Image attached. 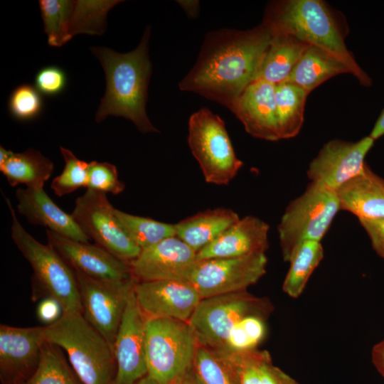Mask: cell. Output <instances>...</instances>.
I'll return each instance as SVG.
<instances>
[{"label":"cell","instance_id":"obj_41","mask_svg":"<svg viewBox=\"0 0 384 384\" xmlns=\"http://www.w3.org/2000/svg\"><path fill=\"white\" fill-rule=\"evenodd\" d=\"M372 361L377 370L384 378V339L373 346Z\"/></svg>","mask_w":384,"mask_h":384},{"label":"cell","instance_id":"obj_39","mask_svg":"<svg viewBox=\"0 0 384 384\" xmlns=\"http://www.w3.org/2000/svg\"><path fill=\"white\" fill-rule=\"evenodd\" d=\"M246 336L255 347L262 340L265 334L264 318L257 315H249L238 322Z\"/></svg>","mask_w":384,"mask_h":384},{"label":"cell","instance_id":"obj_26","mask_svg":"<svg viewBox=\"0 0 384 384\" xmlns=\"http://www.w3.org/2000/svg\"><path fill=\"white\" fill-rule=\"evenodd\" d=\"M342 73H350L343 63L326 51L310 45L286 82L297 85L309 94L328 79Z\"/></svg>","mask_w":384,"mask_h":384},{"label":"cell","instance_id":"obj_18","mask_svg":"<svg viewBox=\"0 0 384 384\" xmlns=\"http://www.w3.org/2000/svg\"><path fill=\"white\" fill-rule=\"evenodd\" d=\"M196 252L176 236L142 250L130 262L139 282L161 279L187 280L197 261Z\"/></svg>","mask_w":384,"mask_h":384},{"label":"cell","instance_id":"obj_5","mask_svg":"<svg viewBox=\"0 0 384 384\" xmlns=\"http://www.w3.org/2000/svg\"><path fill=\"white\" fill-rule=\"evenodd\" d=\"M11 214V238L31 265L33 280L62 306L63 313H82L80 296L73 269L48 244L36 240L18 220L10 200L5 197Z\"/></svg>","mask_w":384,"mask_h":384},{"label":"cell","instance_id":"obj_14","mask_svg":"<svg viewBox=\"0 0 384 384\" xmlns=\"http://www.w3.org/2000/svg\"><path fill=\"white\" fill-rule=\"evenodd\" d=\"M146 321L133 289L114 340L117 370L113 384H135L147 375Z\"/></svg>","mask_w":384,"mask_h":384},{"label":"cell","instance_id":"obj_45","mask_svg":"<svg viewBox=\"0 0 384 384\" xmlns=\"http://www.w3.org/2000/svg\"><path fill=\"white\" fill-rule=\"evenodd\" d=\"M135 384H157L151 377H149L148 375L143 377L142 379H140L139 381H137Z\"/></svg>","mask_w":384,"mask_h":384},{"label":"cell","instance_id":"obj_24","mask_svg":"<svg viewBox=\"0 0 384 384\" xmlns=\"http://www.w3.org/2000/svg\"><path fill=\"white\" fill-rule=\"evenodd\" d=\"M309 46L292 35L272 33L254 81L263 80L274 85L286 82Z\"/></svg>","mask_w":384,"mask_h":384},{"label":"cell","instance_id":"obj_3","mask_svg":"<svg viewBox=\"0 0 384 384\" xmlns=\"http://www.w3.org/2000/svg\"><path fill=\"white\" fill-rule=\"evenodd\" d=\"M262 23L272 33L292 35L316 46L343 63L363 86L370 78L356 63L345 43L346 35L335 11L321 0H281L268 4Z\"/></svg>","mask_w":384,"mask_h":384},{"label":"cell","instance_id":"obj_40","mask_svg":"<svg viewBox=\"0 0 384 384\" xmlns=\"http://www.w3.org/2000/svg\"><path fill=\"white\" fill-rule=\"evenodd\" d=\"M63 314V309L60 304L50 296L42 299L37 306L38 318L46 326L56 322Z\"/></svg>","mask_w":384,"mask_h":384},{"label":"cell","instance_id":"obj_20","mask_svg":"<svg viewBox=\"0 0 384 384\" xmlns=\"http://www.w3.org/2000/svg\"><path fill=\"white\" fill-rule=\"evenodd\" d=\"M269 225L252 215L240 219L196 253L197 260L265 253Z\"/></svg>","mask_w":384,"mask_h":384},{"label":"cell","instance_id":"obj_6","mask_svg":"<svg viewBox=\"0 0 384 384\" xmlns=\"http://www.w3.org/2000/svg\"><path fill=\"white\" fill-rule=\"evenodd\" d=\"M339 210L336 191L311 182L289 203L278 224L284 260L289 262L304 242H321Z\"/></svg>","mask_w":384,"mask_h":384},{"label":"cell","instance_id":"obj_27","mask_svg":"<svg viewBox=\"0 0 384 384\" xmlns=\"http://www.w3.org/2000/svg\"><path fill=\"white\" fill-rule=\"evenodd\" d=\"M53 170V162L33 149L19 153L12 151L0 166L1 172L12 187L24 184L26 188H43Z\"/></svg>","mask_w":384,"mask_h":384},{"label":"cell","instance_id":"obj_33","mask_svg":"<svg viewBox=\"0 0 384 384\" xmlns=\"http://www.w3.org/2000/svg\"><path fill=\"white\" fill-rule=\"evenodd\" d=\"M64 159L62 172L55 177L50 188L58 196H63L81 187L87 186L89 162L79 159L70 150L60 146Z\"/></svg>","mask_w":384,"mask_h":384},{"label":"cell","instance_id":"obj_29","mask_svg":"<svg viewBox=\"0 0 384 384\" xmlns=\"http://www.w3.org/2000/svg\"><path fill=\"white\" fill-rule=\"evenodd\" d=\"M323 257L321 242L309 240L302 243L289 261V269L282 285L284 292L290 297H299Z\"/></svg>","mask_w":384,"mask_h":384},{"label":"cell","instance_id":"obj_32","mask_svg":"<svg viewBox=\"0 0 384 384\" xmlns=\"http://www.w3.org/2000/svg\"><path fill=\"white\" fill-rule=\"evenodd\" d=\"M57 347L44 344L36 369L22 384H78Z\"/></svg>","mask_w":384,"mask_h":384},{"label":"cell","instance_id":"obj_43","mask_svg":"<svg viewBox=\"0 0 384 384\" xmlns=\"http://www.w3.org/2000/svg\"><path fill=\"white\" fill-rule=\"evenodd\" d=\"M186 14L190 18H196L199 11L198 1H178Z\"/></svg>","mask_w":384,"mask_h":384},{"label":"cell","instance_id":"obj_23","mask_svg":"<svg viewBox=\"0 0 384 384\" xmlns=\"http://www.w3.org/2000/svg\"><path fill=\"white\" fill-rule=\"evenodd\" d=\"M340 209L360 219L384 218V179L367 164L362 171L336 191Z\"/></svg>","mask_w":384,"mask_h":384},{"label":"cell","instance_id":"obj_38","mask_svg":"<svg viewBox=\"0 0 384 384\" xmlns=\"http://www.w3.org/2000/svg\"><path fill=\"white\" fill-rule=\"evenodd\" d=\"M359 221L368 233L375 252L384 258V218L360 219Z\"/></svg>","mask_w":384,"mask_h":384},{"label":"cell","instance_id":"obj_44","mask_svg":"<svg viewBox=\"0 0 384 384\" xmlns=\"http://www.w3.org/2000/svg\"><path fill=\"white\" fill-rule=\"evenodd\" d=\"M384 135V109L376 120L369 136L374 140Z\"/></svg>","mask_w":384,"mask_h":384},{"label":"cell","instance_id":"obj_16","mask_svg":"<svg viewBox=\"0 0 384 384\" xmlns=\"http://www.w3.org/2000/svg\"><path fill=\"white\" fill-rule=\"evenodd\" d=\"M134 291L146 319L169 318L188 322L202 300L196 288L183 279L137 281Z\"/></svg>","mask_w":384,"mask_h":384},{"label":"cell","instance_id":"obj_31","mask_svg":"<svg viewBox=\"0 0 384 384\" xmlns=\"http://www.w3.org/2000/svg\"><path fill=\"white\" fill-rule=\"evenodd\" d=\"M115 214L124 231L141 250L176 236L174 224L132 215L117 208Z\"/></svg>","mask_w":384,"mask_h":384},{"label":"cell","instance_id":"obj_2","mask_svg":"<svg viewBox=\"0 0 384 384\" xmlns=\"http://www.w3.org/2000/svg\"><path fill=\"white\" fill-rule=\"evenodd\" d=\"M150 26L144 31L139 45L127 53H119L105 47L90 50L101 63L106 79V90L95 114L101 122L109 116L131 120L143 134L159 132L146 112L151 63L148 55Z\"/></svg>","mask_w":384,"mask_h":384},{"label":"cell","instance_id":"obj_10","mask_svg":"<svg viewBox=\"0 0 384 384\" xmlns=\"http://www.w3.org/2000/svg\"><path fill=\"white\" fill-rule=\"evenodd\" d=\"M71 215L90 240L118 259L130 263L140 254L142 250L122 229L106 193L87 188L76 199Z\"/></svg>","mask_w":384,"mask_h":384},{"label":"cell","instance_id":"obj_15","mask_svg":"<svg viewBox=\"0 0 384 384\" xmlns=\"http://www.w3.org/2000/svg\"><path fill=\"white\" fill-rule=\"evenodd\" d=\"M374 142L369 135L356 142L329 141L311 161L308 178L312 183L336 191L362 171L366 164L365 157Z\"/></svg>","mask_w":384,"mask_h":384},{"label":"cell","instance_id":"obj_34","mask_svg":"<svg viewBox=\"0 0 384 384\" xmlns=\"http://www.w3.org/2000/svg\"><path fill=\"white\" fill-rule=\"evenodd\" d=\"M8 109L11 115L18 121L33 120L43 111L42 95L31 84L19 85L9 96Z\"/></svg>","mask_w":384,"mask_h":384},{"label":"cell","instance_id":"obj_17","mask_svg":"<svg viewBox=\"0 0 384 384\" xmlns=\"http://www.w3.org/2000/svg\"><path fill=\"white\" fill-rule=\"evenodd\" d=\"M48 244L73 270L100 280L122 281L134 277L130 263L97 244L82 242L46 230Z\"/></svg>","mask_w":384,"mask_h":384},{"label":"cell","instance_id":"obj_28","mask_svg":"<svg viewBox=\"0 0 384 384\" xmlns=\"http://www.w3.org/2000/svg\"><path fill=\"white\" fill-rule=\"evenodd\" d=\"M308 93L289 82L275 85V107L280 139L297 136L304 122V107Z\"/></svg>","mask_w":384,"mask_h":384},{"label":"cell","instance_id":"obj_8","mask_svg":"<svg viewBox=\"0 0 384 384\" xmlns=\"http://www.w3.org/2000/svg\"><path fill=\"white\" fill-rule=\"evenodd\" d=\"M188 142L208 183L227 185L243 165L235 155L224 121L208 108L190 117Z\"/></svg>","mask_w":384,"mask_h":384},{"label":"cell","instance_id":"obj_7","mask_svg":"<svg viewBox=\"0 0 384 384\" xmlns=\"http://www.w3.org/2000/svg\"><path fill=\"white\" fill-rule=\"evenodd\" d=\"M198 346L188 322L169 318L146 319L147 375L157 384H170L193 364Z\"/></svg>","mask_w":384,"mask_h":384},{"label":"cell","instance_id":"obj_1","mask_svg":"<svg viewBox=\"0 0 384 384\" xmlns=\"http://www.w3.org/2000/svg\"><path fill=\"white\" fill-rule=\"evenodd\" d=\"M272 37L271 30L262 23L246 31L208 33L196 63L180 81L179 89L199 94L232 111L254 81Z\"/></svg>","mask_w":384,"mask_h":384},{"label":"cell","instance_id":"obj_30","mask_svg":"<svg viewBox=\"0 0 384 384\" xmlns=\"http://www.w3.org/2000/svg\"><path fill=\"white\" fill-rule=\"evenodd\" d=\"M193 367L203 384H240V372L224 350L198 344Z\"/></svg>","mask_w":384,"mask_h":384},{"label":"cell","instance_id":"obj_25","mask_svg":"<svg viewBox=\"0 0 384 384\" xmlns=\"http://www.w3.org/2000/svg\"><path fill=\"white\" fill-rule=\"evenodd\" d=\"M239 220L231 209L206 210L174 224L176 236L197 252Z\"/></svg>","mask_w":384,"mask_h":384},{"label":"cell","instance_id":"obj_12","mask_svg":"<svg viewBox=\"0 0 384 384\" xmlns=\"http://www.w3.org/2000/svg\"><path fill=\"white\" fill-rule=\"evenodd\" d=\"M73 272L83 316L113 350L129 297L137 280L132 277L122 281H105L89 277L76 270Z\"/></svg>","mask_w":384,"mask_h":384},{"label":"cell","instance_id":"obj_4","mask_svg":"<svg viewBox=\"0 0 384 384\" xmlns=\"http://www.w3.org/2000/svg\"><path fill=\"white\" fill-rule=\"evenodd\" d=\"M47 342L63 348L83 384H113L115 359L105 338L82 313H63L45 326Z\"/></svg>","mask_w":384,"mask_h":384},{"label":"cell","instance_id":"obj_13","mask_svg":"<svg viewBox=\"0 0 384 384\" xmlns=\"http://www.w3.org/2000/svg\"><path fill=\"white\" fill-rule=\"evenodd\" d=\"M267 264L265 253L197 260L187 281L202 299L245 291L265 274Z\"/></svg>","mask_w":384,"mask_h":384},{"label":"cell","instance_id":"obj_9","mask_svg":"<svg viewBox=\"0 0 384 384\" xmlns=\"http://www.w3.org/2000/svg\"><path fill=\"white\" fill-rule=\"evenodd\" d=\"M271 309L266 299L240 291L202 299L188 323L199 345L224 349L230 331L242 319L265 318Z\"/></svg>","mask_w":384,"mask_h":384},{"label":"cell","instance_id":"obj_22","mask_svg":"<svg viewBox=\"0 0 384 384\" xmlns=\"http://www.w3.org/2000/svg\"><path fill=\"white\" fill-rule=\"evenodd\" d=\"M15 196L18 212L30 223L74 240L89 242L71 214L59 208L43 188H19Z\"/></svg>","mask_w":384,"mask_h":384},{"label":"cell","instance_id":"obj_19","mask_svg":"<svg viewBox=\"0 0 384 384\" xmlns=\"http://www.w3.org/2000/svg\"><path fill=\"white\" fill-rule=\"evenodd\" d=\"M254 137L279 140L275 107V85L263 80L250 83L231 111Z\"/></svg>","mask_w":384,"mask_h":384},{"label":"cell","instance_id":"obj_11","mask_svg":"<svg viewBox=\"0 0 384 384\" xmlns=\"http://www.w3.org/2000/svg\"><path fill=\"white\" fill-rule=\"evenodd\" d=\"M122 1L40 0L48 44L61 47L77 34L100 35L108 11Z\"/></svg>","mask_w":384,"mask_h":384},{"label":"cell","instance_id":"obj_42","mask_svg":"<svg viewBox=\"0 0 384 384\" xmlns=\"http://www.w3.org/2000/svg\"><path fill=\"white\" fill-rule=\"evenodd\" d=\"M170 384H203L197 375L193 364Z\"/></svg>","mask_w":384,"mask_h":384},{"label":"cell","instance_id":"obj_21","mask_svg":"<svg viewBox=\"0 0 384 384\" xmlns=\"http://www.w3.org/2000/svg\"><path fill=\"white\" fill-rule=\"evenodd\" d=\"M46 342L45 326L23 328L1 324V370L16 378L36 369Z\"/></svg>","mask_w":384,"mask_h":384},{"label":"cell","instance_id":"obj_35","mask_svg":"<svg viewBox=\"0 0 384 384\" xmlns=\"http://www.w3.org/2000/svg\"><path fill=\"white\" fill-rule=\"evenodd\" d=\"M124 182L119 180L117 167L108 162H89L87 188L117 195L123 192Z\"/></svg>","mask_w":384,"mask_h":384},{"label":"cell","instance_id":"obj_36","mask_svg":"<svg viewBox=\"0 0 384 384\" xmlns=\"http://www.w3.org/2000/svg\"><path fill=\"white\" fill-rule=\"evenodd\" d=\"M65 71L56 65H47L41 68L34 78L36 88L43 95L53 97L62 93L67 86Z\"/></svg>","mask_w":384,"mask_h":384},{"label":"cell","instance_id":"obj_37","mask_svg":"<svg viewBox=\"0 0 384 384\" xmlns=\"http://www.w3.org/2000/svg\"><path fill=\"white\" fill-rule=\"evenodd\" d=\"M261 384H299L293 378L273 365L268 353L260 366Z\"/></svg>","mask_w":384,"mask_h":384}]
</instances>
